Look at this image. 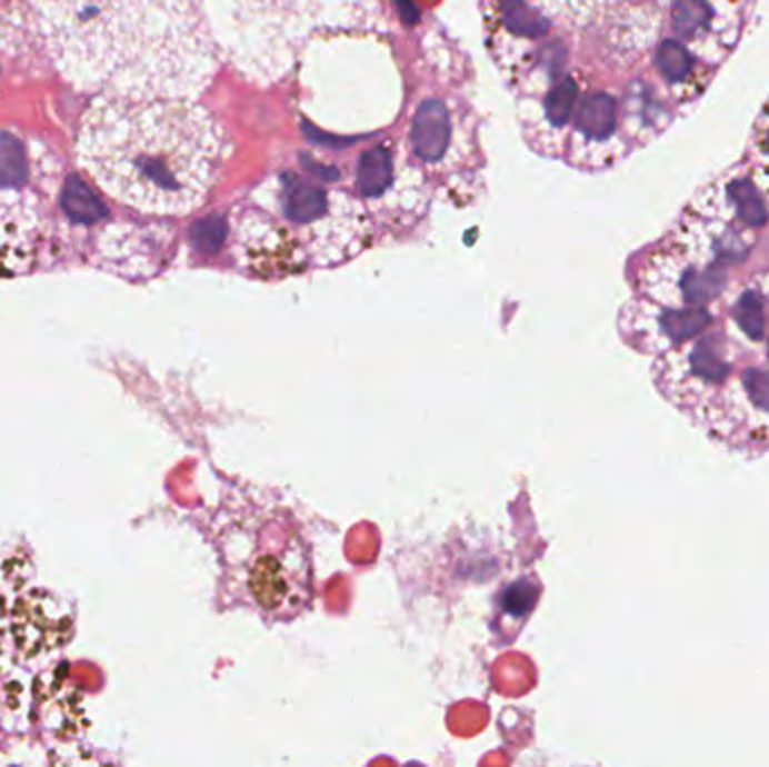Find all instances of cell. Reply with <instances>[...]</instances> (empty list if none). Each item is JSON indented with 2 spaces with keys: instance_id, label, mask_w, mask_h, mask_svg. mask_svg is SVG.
<instances>
[{
  "instance_id": "obj_8",
  "label": "cell",
  "mask_w": 769,
  "mask_h": 767,
  "mask_svg": "<svg viewBox=\"0 0 769 767\" xmlns=\"http://www.w3.org/2000/svg\"><path fill=\"white\" fill-rule=\"evenodd\" d=\"M63 210L74 223H81V226L94 223L107 217L104 206L77 176L68 180V187L63 191Z\"/></svg>"
},
{
  "instance_id": "obj_11",
  "label": "cell",
  "mask_w": 769,
  "mask_h": 767,
  "mask_svg": "<svg viewBox=\"0 0 769 767\" xmlns=\"http://www.w3.org/2000/svg\"><path fill=\"white\" fill-rule=\"evenodd\" d=\"M538 581L536 579H520L513 586H509L502 595H500V610L507 615H513L518 619H525L527 615H531L533 604L538 601Z\"/></svg>"
},
{
  "instance_id": "obj_12",
  "label": "cell",
  "mask_w": 769,
  "mask_h": 767,
  "mask_svg": "<svg viewBox=\"0 0 769 767\" xmlns=\"http://www.w3.org/2000/svg\"><path fill=\"white\" fill-rule=\"evenodd\" d=\"M753 153L760 165L769 167V104L753 124Z\"/></svg>"
},
{
  "instance_id": "obj_9",
  "label": "cell",
  "mask_w": 769,
  "mask_h": 767,
  "mask_svg": "<svg viewBox=\"0 0 769 767\" xmlns=\"http://www.w3.org/2000/svg\"><path fill=\"white\" fill-rule=\"evenodd\" d=\"M390 169H392V160H390V151L376 147L371 151H367L362 156V165L358 169V182L362 195L367 197H378L384 191L390 182Z\"/></svg>"
},
{
  "instance_id": "obj_6",
  "label": "cell",
  "mask_w": 769,
  "mask_h": 767,
  "mask_svg": "<svg viewBox=\"0 0 769 767\" xmlns=\"http://www.w3.org/2000/svg\"><path fill=\"white\" fill-rule=\"evenodd\" d=\"M531 3L553 21L583 28L601 21L617 6V0H531Z\"/></svg>"
},
{
  "instance_id": "obj_13",
  "label": "cell",
  "mask_w": 769,
  "mask_h": 767,
  "mask_svg": "<svg viewBox=\"0 0 769 767\" xmlns=\"http://www.w3.org/2000/svg\"><path fill=\"white\" fill-rule=\"evenodd\" d=\"M223 230L219 226V221H203L194 228V243L201 250H214L221 243Z\"/></svg>"
},
{
  "instance_id": "obj_3",
  "label": "cell",
  "mask_w": 769,
  "mask_h": 767,
  "mask_svg": "<svg viewBox=\"0 0 769 767\" xmlns=\"http://www.w3.org/2000/svg\"><path fill=\"white\" fill-rule=\"evenodd\" d=\"M226 586L266 621H291L313 601V560L288 511H241L221 536Z\"/></svg>"
},
{
  "instance_id": "obj_4",
  "label": "cell",
  "mask_w": 769,
  "mask_h": 767,
  "mask_svg": "<svg viewBox=\"0 0 769 767\" xmlns=\"http://www.w3.org/2000/svg\"><path fill=\"white\" fill-rule=\"evenodd\" d=\"M333 0H203L219 52L257 79H274L298 54Z\"/></svg>"
},
{
  "instance_id": "obj_10",
  "label": "cell",
  "mask_w": 769,
  "mask_h": 767,
  "mask_svg": "<svg viewBox=\"0 0 769 767\" xmlns=\"http://www.w3.org/2000/svg\"><path fill=\"white\" fill-rule=\"evenodd\" d=\"M26 147L12 133H0V189L17 187L26 180Z\"/></svg>"
},
{
  "instance_id": "obj_2",
  "label": "cell",
  "mask_w": 769,
  "mask_h": 767,
  "mask_svg": "<svg viewBox=\"0 0 769 767\" xmlns=\"http://www.w3.org/2000/svg\"><path fill=\"white\" fill-rule=\"evenodd\" d=\"M228 156L223 127L187 98H98L77 158L107 195L149 215L197 210Z\"/></svg>"
},
{
  "instance_id": "obj_5",
  "label": "cell",
  "mask_w": 769,
  "mask_h": 767,
  "mask_svg": "<svg viewBox=\"0 0 769 767\" xmlns=\"http://www.w3.org/2000/svg\"><path fill=\"white\" fill-rule=\"evenodd\" d=\"M450 138V120L446 109L439 102H426L415 116V127H412V142L417 153L435 162L443 156Z\"/></svg>"
},
{
  "instance_id": "obj_1",
  "label": "cell",
  "mask_w": 769,
  "mask_h": 767,
  "mask_svg": "<svg viewBox=\"0 0 769 767\" xmlns=\"http://www.w3.org/2000/svg\"><path fill=\"white\" fill-rule=\"evenodd\" d=\"M59 72L118 98H191L217 70L203 0H32Z\"/></svg>"
},
{
  "instance_id": "obj_7",
  "label": "cell",
  "mask_w": 769,
  "mask_h": 767,
  "mask_svg": "<svg viewBox=\"0 0 769 767\" xmlns=\"http://www.w3.org/2000/svg\"><path fill=\"white\" fill-rule=\"evenodd\" d=\"M617 127V104L610 94H592L581 107L579 129L590 140H606Z\"/></svg>"
}]
</instances>
